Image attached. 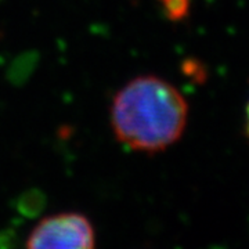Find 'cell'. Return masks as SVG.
Returning a JSON list of instances; mask_svg holds the SVG:
<instances>
[{
    "instance_id": "4",
    "label": "cell",
    "mask_w": 249,
    "mask_h": 249,
    "mask_svg": "<svg viewBox=\"0 0 249 249\" xmlns=\"http://www.w3.org/2000/svg\"><path fill=\"white\" fill-rule=\"evenodd\" d=\"M247 133L249 136V104H248V108H247Z\"/></svg>"
},
{
    "instance_id": "3",
    "label": "cell",
    "mask_w": 249,
    "mask_h": 249,
    "mask_svg": "<svg viewBox=\"0 0 249 249\" xmlns=\"http://www.w3.org/2000/svg\"><path fill=\"white\" fill-rule=\"evenodd\" d=\"M162 1L165 6L166 16L173 21H178L188 14L190 0H162Z\"/></svg>"
},
{
    "instance_id": "1",
    "label": "cell",
    "mask_w": 249,
    "mask_h": 249,
    "mask_svg": "<svg viewBox=\"0 0 249 249\" xmlns=\"http://www.w3.org/2000/svg\"><path fill=\"white\" fill-rule=\"evenodd\" d=\"M187 114L186 100L175 86L157 76H140L116 93L111 124L126 147L158 152L180 139Z\"/></svg>"
},
{
    "instance_id": "2",
    "label": "cell",
    "mask_w": 249,
    "mask_h": 249,
    "mask_svg": "<svg viewBox=\"0 0 249 249\" xmlns=\"http://www.w3.org/2000/svg\"><path fill=\"white\" fill-rule=\"evenodd\" d=\"M96 235L90 220L80 213H60L37 223L28 235L31 249H90Z\"/></svg>"
}]
</instances>
